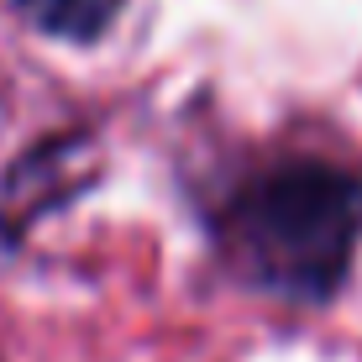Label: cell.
I'll return each instance as SVG.
<instances>
[{"instance_id": "1", "label": "cell", "mask_w": 362, "mask_h": 362, "mask_svg": "<svg viewBox=\"0 0 362 362\" xmlns=\"http://www.w3.org/2000/svg\"><path fill=\"white\" fill-rule=\"evenodd\" d=\"M362 236V179L320 158H284L242 184L221 242L231 263L284 299H326Z\"/></svg>"}, {"instance_id": "2", "label": "cell", "mask_w": 362, "mask_h": 362, "mask_svg": "<svg viewBox=\"0 0 362 362\" xmlns=\"http://www.w3.org/2000/svg\"><path fill=\"white\" fill-rule=\"evenodd\" d=\"M16 11L32 27L69 37V42H90L110 27V16L121 11V0H16Z\"/></svg>"}]
</instances>
